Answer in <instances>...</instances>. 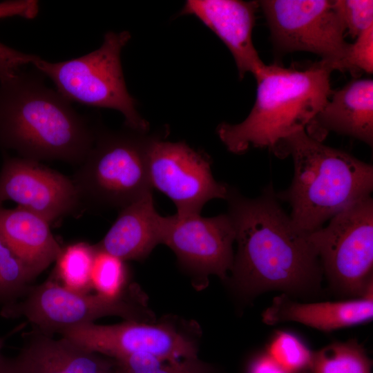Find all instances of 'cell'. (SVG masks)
Listing matches in <instances>:
<instances>
[{
    "label": "cell",
    "instance_id": "1",
    "mask_svg": "<svg viewBox=\"0 0 373 373\" xmlns=\"http://www.w3.org/2000/svg\"><path fill=\"white\" fill-rule=\"evenodd\" d=\"M227 200L237 243L230 270L236 291L247 297L269 290L287 296L317 292L323 274L320 260L308 234L280 206L272 185L256 198L230 187Z\"/></svg>",
    "mask_w": 373,
    "mask_h": 373
},
{
    "label": "cell",
    "instance_id": "2",
    "mask_svg": "<svg viewBox=\"0 0 373 373\" xmlns=\"http://www.w3.org/2000/svg\"><path fill=\"white\" fill-rule=\"evenodd\" d=\"M21 68L0 67V146L25 159L79 166L97 128L47 87L44 75Z\"/></svg>",
    "mask_w": 373,
    "mask_h": 373
},
{
    "label": "cell",
    "instance_id": "3",
    "mask_svg": "<svg viewBox=\"0 0 373 373\" xmlns=\"http://www.w3.org/2000/svg\"><path fill=\"white\" fill-rule=\"evenodd\" d=\"M334 68L321 60L304 69L266 65L255 75L256 97L242 122L220 124L217 133L226 148L235 154L250 147L273 153L281 142L306 126L327 102L332 90Z\"/></svg>",
    "mask_w": 373,
    "mask_h": 373
},
{
    "label": "cell",
    "instance_id": "4",
    "mask_svg": "<svg viewBox=\"0 0 373 373\" xmlns=\"http://www.w3.org/2000/svg\"><path fill=\"white\" fill-rule=\"evenodd\" d=\"M290 155L294 177L290 186L276 193L291 207L290 218L309 234L352 203L370 195L373 166L351 154L327 146L305 130L285 139L274 151Z\"/></svg>",
    "mask_w": 373,
    "mask_h": 373
},
{
    "label": "cell",
    "instance_id": "5",
    "mask_svg": "<svg viewBox=\"0 0 373 373\" xmlns=\"http://www.w3.org/2000/svg\"><path fill=\"white\" fill-rule=\"evenodd\" d=\"M130 38L127 31L108 32L99 48L64 61L50 62L14 49L11 57L18 67L32 65L49 78L68 102L117 110L129 129L144 133L149 124L139 115L136 102L128 92L121 64L122 50Z\"/></svg>",
    "mask_w": 373,
    "mask_h": 373
},
{
    "label": "cell",
    "instance_id": "6",
    "mask_svg": "<svg viewBox=\"0 0 373 373\" xmlns=\"http://www.w3.org/2000/svg\"><path fill=\"white\" fill-rule=\"evenodd\" d=\"M150 139L131 129L113 133L97 128L91 149L71 179L80 206L120 210L152 191L147 165Z\"/></svg>",
    "mask_w": 373,
    "mask_h": 373
},
{
    "label": "cell",
    "instance_id": "7",
    "mask_svg": "<svg viewBox=\"0 0 373 373\" xmlns=\"http://www.w3.org/2000/svg\"><path fill=\"white\" fill-rule=\"evenodd\" d=\"M1 314L9 318L23 317L32 327L51 336L104 316L140 322H153V318L136 285L128 286L121 296L109 298L70 291L52 278L31 286L21 299L3 307Z\"/></svg>",
    "mask_w": 373,
    "mask_h": 373
},
{
    "label": "cell",
    "instance_id": "8",
    "mask_svg": "<svg viewBox=\"0 0 373 373\" xmlns=\"http://www.w3.org/2000/svg\"><path fill=\"white\" fill-rule=\"evenodd\" d=\"M323 273L338 294L352 298L372 292L373 200L360 199L308 234Z\"/></svg>",
    "mask_w": 373,
    "mask_h": 373
},
{
    "label": "cell",
    "instance_id": "9",
    "mask_svg": "<svg viewBox=\"0 0 373 373\" xmlns=\"http://www.w3.org/2000/svg\"><path fill=\"white\" fill-rule=\"evenodd\" d=\"M269 28L275 50L285 54H316L344 72L350 44L332 0H263L258 1Z\"/></svg>",
    "mask_w": 373,
    "mask_h": 373
},
{
    "label": "cell",
    "instance_id": "10",
    "mask_svg": "<svg viewBox=\"0 0 373 373\" xmlns=\"http://www.w3.org/2000/svg\"><path fill=\"white\" fill-rule=\"evenodd\" d=\"M59 334L90 352L119 361L134 354L169 360L198 356L195 338L171 322L128 321L114 325L88 323Z\"/></svg>",
    "mask_w": 373,
    "mask_h": 373
},
{
    "label": "cell",
    "instance_id": "11",
    "mask_svg": "<svg viewBox=\"0 0 373 373\" xmlns=\"http://www.w3.org/2000/svg\"><path fill=\"white\" fill-rule=\"evenodd\" d=\"M147 165L151 188L169 197L178 214L200 213L208 201L228 197L230 187L214 179L209 158L184 142L151 138Z\"/></svg>",
    "mask_w": 373,
    "mask_h": 373
},
{
    "label": "cell",
    "instance_id": "12",
    "mask_svg": "<svg viewBox=\"0 0 373 373\" xmlns=\"http://www.w3.org/2000/svg\"><path fill=\"white\" fill-rule=\"evenodd\" d=\"M235 236L228 213L211 218L175 213L168 216L162 244L172 249L180 265L191 273L225 280L233 262Z\"/></svg>",
    "mask_w": 373,
    "mask_h": 373
},
{
    "label": "cell",
    "instance_id": "13",
    "mask_svg": "<svg viewBox=\"0 0 373 373\" xmlns=\"http://www.w3.org/2000/svg\"><path fill=\"white\" fill-rule=\"evenodd\" d=\"M7 200L49 223L80 207L71 179L40 163L6 157L0 171V207Z\"/></svg>",
    "mask_w": 373,
    "mask_h": 373
},
{
    "label": "cell",
    "instance_id": "14",
    "mask_svg": "<svg viewBox=\"0 0 373 373\" xmlns=\"http://www.w3.org/2000/svg\"><path fill=\"white\" fill-rule=\"evenodd\" d=\"M258 1L189 0L182 14L198 18L226 45L235 60L238 75H256L265 66L255 48L252 32Z\"/></svg>",
    "mask_w": 373,
    "mask_h": 373
},
{
    "label": "cell",
    "instance_id": "15",
    "mask_svg": "<svg viewBox=\"0 0 373 373\" xmlns=\"http://www.w3.org/2000/svg\"><path fill=\"white\" fill-rule=\"evenodd\" d=\"M310 137L322 142L330 132L373 144V80L354 79L332 91L327 102L305 128Z\"/></svg>",
    "mask_w": 373,
    "mask_h": 373
},
{
    "label": "cell",
    "instance_id": "16",
    "mask_svg": "<svg viewBox=\"0 0 373 373\" xmlns=\"http://www.w3.org/2000/svg\"><path fill=\"white\" fill-rule=\"evenodd\" d=\"M168 216L156 211L152 191L119 210L104 238L95 246L124 261L142 260L162 244Z\"/></svg>",
    "mask_w": 373,
    "mask_h": 373
},
{
    "label": "cell",
    "instance_id": "17",
    "mask_svg": "<svg viewBox=\"0 0 373 373\" xmlns=\"http://www.w3.org/2000/svg\"><path fill=\"white\" fill-rule=\"evenodd\" d=\"M267 325L296 322L323 332H332L372 320L373 293L340 301L300 303L286 294L273 300L262 315Z\"/></svg>",
    "mask_w": 373,
    "mask_h": 373
},
{
    "label": "cell",
    "instance_id": "18",
    "mask_svg": "<svg viewBox=\"0 0 373 373\" xmlns=\"http://www.w3.org/2000/svg\"><path fill=\"white\" fill-rule=\"evenodd\" d=\"M29 373H97L115 361L61 337L55 339L36 328L25 334L17 356Z\"/></svg>",
    "mask_w": 373,
    "mask_h": 373
},
{
    "label": "cell",
    "instance_id": "19",
    "mask_svg": "<svg viewBox=\"0 0 373 373\" xmlns=\"http://www.w3.org/2000/svg\"><path fill=\"white\" fill-rule=\"evenodd\" d=\"M49 224L21 207H0V238L37 276L55 262L62 249Z\"/></svg>",
    "mask_w": 373,
    "mask_h": 373
},
{
    "label": "cell",
    "instance_id": "20",
    "mask_svg": "<svg viewBox=\"0 0 373 373\" xmlns=\"http://www.w3.org/2000/svg\"><path fill=\"white\" fill-rule=\"evenodd\" d=\"M95 252V246L86 242L62 247L52 278L67 289L88 294L93 289L91 271Z\"/></svg>",
    "mask_w": 373,
    "mask_h": 373
},
{
    "label": "cell",
    "instance_id": "21",
    "mask_svg": "<svg viewBox=\"0 0 373 373\" xmlns=\"http://www.w3.org/2000/svg\"><path fill=\"white\" fill-rule=\"evenodd\" d=\"M312 373H371V361L355 340L334 342L313 352Z\"/></svg>",
    "mask_w": 373,
    "mask_h": 373
},
{
    "label": "cell",
    "instance_id": "22",
    "mask_svg": "<svg viewBox=\"0 0 373 373\" xmlns=\"http://www.w3.org/2000/svg\"><path fill=\"white\" fill-rule=\"evenodd\" d=\"M37 277L0 238V305L21 299Z\"/></svg>",
    "mask_w": 373,
    "mask_h": 373
},
{
    "label": "cell",
    "instance_id": "23",
    "mask_svg": "<svg viewBox=\"0 0 373 373\" xmlns=\"http://www.w3.org/2000/svg\"><path fill=\"white\" fill-rule=\"evenodd\" d=\"M117 373H215L198 356L169 360L149 354H134L115 361Z\"/></svg>",
    "mask_w": 373,
    "mask_h": 373
},
{
    "label": "cell",
    "instance_id": "24",
    "mask_svg": "<svg viewBox=\"0 0 373 373\" xmlns=\"http://www.w3.org/2000/svg\"><path fill=\"white\" fill-rule=\"evenodd\" d=\"M95 247L91 271L93 289L104 297L118 298L128 287V269L125 261Z\"/></svg>",
    "mask_w": 373,
    "mask_h": 373
},
{
    "label": "cell",
    "instance_id": "25",
    "mask_svg": "<svg viewBox=\"0 0 373 373\" xmlns=\"http://www.w3.org/2000/svg\"><path fill=\"white\" fill-rule=\"evenodd\" d=\"M266 352L289 373H301L311 368L313 352L293 333L276 332Z\"/></svg>",
    "mask_w": 373,
    "mask_h": 373
},
{
    "label": "cell",
    "instance_id": "26",
    "mask_svg": "<svg viewBox=\"0 0 373 373\" xmlns=\"http://www.w3.org/2000/svg\"><path fill=\"white\" fill-rule=\"evenodd\" d=\"M332 4L345 32L352 38L373 26L372 0H332Z\"/></svg>",
    "mask_w": 373,
    "mask_h": 373
},
{
    "label": "cell",
    "instance_id": "27",
    "mask_svg": "<svg viewBox=\"0 0 373 373\" xmlns=\"http://www.w3.org/2000/svg\"><path fill=\"white\" fill-rule=\"evenodd\" d=\"M344 71L352 75L358 72L372 74L373 72V26H371L350 44L344 61Z\"/></svg>",
    "mask_w": 373,
    "mask_h": 373
},
{
    "label": "cell",
    "instance_id": "28",
    "mask_svg": "<svg viewBox=\"0 0 373 373\" xmlns=\"http://www.w3.org/2000/svg\"><path fill=\"white\" fill-rule=\"evenodd\" d=\"M39 11V3L35 0L6 1L0 3V19L10 17L35 18Z\"/></svg>",
    "mask_w": 373,
    "mask_h": 373
},
{
    "label": "cell",
    "instance_id": "29",
    "mask_svg": "<svg viewBox=\"0 0 373 373\" xmlns=\"http://www.w3.org/2000/svg\"><path fill=\"white\" fill-rule=\"evenodd\" d=\"M248 373H289L266 352L254 357L251 361Z\"/></svg>",
    "mask_w": 373,
    "mask_h": 373
},
{
    "label": "cell",
    "instance_id": "30",
    "mask_svg": "<svg viewBox=\"0 0 373 373\" xmlns=\"http://www.w3.org/2000/svg\"><path fill=\"white\" fill-rule=\"evenodd\" d=\"M0 373H29L17 356L8 358L0 353Z\"/></svg>",
    "mask_w": 373,
    "mask_h": 373
},
{
    "label": "cell",
    "instance_id": "31",
    "mask_svg": "<svg viewBox=\"0 0 373 373\" xmlns=\"http://www.w3.org/2000/svg\"><path fill=\"white\" fill-rule=\"evenodd\" d=\"M97 373H117L115 369V365L112 367L102 370Z\"/></svg>",
    "mask_w": 373,
    "mask_h": 373
},
{
    "label": "cell",
    "instance_id": "32",
    "mask_svg": "<svg viewBox=\"0 0 373 373\" xmlns=\"http://www.w3.org/2000/svg\"><path fill=\"white\" fill-rule=\"evenodd\" d=\"M5 339L6 338L5 337H0V350L2 348L4 343H5Z\"/></svg>",
    "mask_w": 373,
    "mask_h": 373
}]
</instances>
